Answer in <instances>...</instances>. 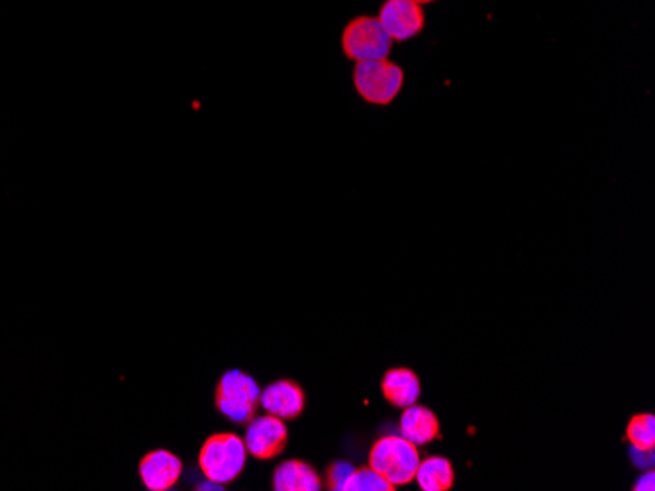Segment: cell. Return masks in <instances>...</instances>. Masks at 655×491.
<instances>
[{
	"label": "cell",
	"instance_id": "4fadbf2b",
	"mask_svg": "<svg viewBox=\"0 0 655 491\" xmlns=\"http://www.w3.org/2000/svg\"><path fill=\"white\" fill-rule=\"evenodd\" d=\"M415 480L422 491H449L456 483V470L446 456H428L418 464Z\"/></svg>",
	"mask_w": 655,
	"mask_h": 491
},
{
	"label": "cell",
	"instance_id": "7a4b0ae2",
	"mask_svg": "<svg viewBox=\"0 0 655 491\" xmlns=\"http://www.w3.org/2000/svg\"><path fill=\"white\" fill-rule=\"evenodd\" d=\"M420 452L403 435L381 437L369 451V466L379 471L393 488L407 486L417 476Z\"/></svg>",
	"mask_w": 655,
	"mask_h": 491
},
{
	"label": "cell",
	"instance_id": "d6986e66",
	"mask_svg": "<svg viewBox=\"0 0 655 491\" xmlns=\"http://www.w3.org/2000/svg\"><path fill=\"white\" fill-rule=\"evenodd\" d=\"M415 2L420 4V7H427V4H432V2H436V0H415Z\"/></svg>",
	"mask_w": 655,
	"mask_h": 491
},
{
	"label": "cell",
	"instance_id": "7c38bea8",
	"mask_svg": "<svg viewBox=\"0 0 655 491\" xmlns=\"http://www.w3.org/2000/svg\"><path fill=\"white\" fill-rule=\"evenodd\" d=\"M275 491H318L322 490V480L318 471L302 461H287L279 464L273 474Z\"/></svg>",
	"mask_w": 655,
	"mask_h": 491
},
{
	"label": "cell",
	"instance_id": "ac0fdd59",
	"mask_svg": "<svg viewBox=\"0 0 655 491\" xmlns=\"http://www.w3.org/2000/svg\"><path fill=\"white\" fill-rule=\"evenodd\" d=\"M634 452V462L640 466V468H644V466H652V462H654V451H635Z\"/></svg>",
	"mask_w": 655,
	"mask_h": 491
},
{
	"label": "cell",
	"instance_id": "6da1fadb",
	"mask_svg": "<svg viewBox=\"0 0 655 491\" xmlns=\"http://www.w3.org/2000/svg\"><path fill=\"white\" fill-rule=\"evenodd\" d=\"M248 458L244 439L234 432H219L209 437L199 452V468L207 480L224 486L236 480Z\"/></svg>",
	"mask_w": 655,
	"mask_h": 491
},
{
	"label": "cell",
	"instance_id": "9c48e42d",
	"mask_svg": "<svg viewBox=\"0 0 655 491\" xmlns=\"http://www.w3.org/2000/svg\"><path fill=\"white\" fill-rule=\"evenodd\" d=\"M259 405L265 410V413H271L283 421L297 419L305 410V392L293 380H277L269 383L265 390H261Z\"/></svg>",
	"mask_w": 655,
	"mask_h": 491
},
{
	"label": "cell",
	"instance_id": "2e32d148",
	"mask_svg": "<svg viewBox=\"0 0 655 491\" xmlns=\"http://www.w3.org/2000/svg\"><path fill=\"white\" fill-rule=\"evenodd\" d=\"M354 470V466L348 462H336L328 468L326 480L330 490L342 491L344 481L348 480L349 474Z\"/></svg>",
	"mask_w": 655,
	"mask_h": 491
},
{
	"label": "cell",
	"instance_id": "52a82bcc",
	"mask_svg": "<svg viewBox=\"0 0 655 491\" xmlns=\"http://www.w3.org/2000/svg\"><path fill=\"white\" fill-rule=\"evenodd\" d=\"M287 439L288 431L285 421L271 413H265V415L254 417L248 423L244 442H246L248 454H251L254 458L271 461L285 451Z\"/></svg>",
	"mask_w": 655,
	"mask_h": 491
},
{
	"label": "cell",
	"instance_id": "3957f363",
	"mask_svg": "<svg viewBox=\"0 0 655 491\" xmlns=\"http://www.w3.org/2000/svg\"><path fill=\"white\" fill-rule=\"evenodd\" d=\"M405 85V71L388 60L361 61L354 70V87L359 97L375 104L387 106L397 99Z\"/></svg>",
	"mask_w": 655,
	"mask_h": 491
},
{
	"label": "cell",
	"instance_id": "5b68a950",
	"mask_svg": "<svg viewBox=\"0 0 655 491\" xmlns=\"http://www.w3.org/2000/svg\"><path fill=\"white\" fill-rule=\"evenodd\" d=\"M393 40L375 16H356L342 32V51L356 63L388 60Z\"/></svg>",
	"mask_w": 655,
	"mask_h": 491
},
{
	"label": "cell",
	"instance_id": "8992f818",
	"mask_svg": "<svg viewBox=\"0 0 655 491\" xmlns=\"http://www.w3.org/2000/svg\"><path fill=\"white\" fill-rule=\"evenodd\" d=\"M379 24L393 41L417 38L427 26L424 7L415 0H385L378 16Z\"/></svg>",
	"mask_w": 655,
	"mask_h": 491
},
{
	"label": "cell",
	"instance_id": "30bf717a",
	"mask_svg": "<svg viewBox=\"0 0 655 491\" xmlns=\"http://www.w3.org/2000/svg\"><path fill=\"white\" fill-rule=\"evenodd\" d=\"M398 431L412 444L424 446L440 437V419L430 407L412 403L400 415Z\"/></svg>",
	"mask_w": 655,
	"mask_h": 491
},
{
	"label": "cell",
	"instance_id": "ba28073f",
	"mask_svg": "<svg viewBox=\"0 0 655 491\" xmlns=\"http://www.w3.org/2000/svg\"><path fill=\"white\" fill-rule=\"evenodd\" d=\"M183 462L170 451H151L139 462V480L149 491H168L177 486Z\"/></svg>",
	"mask_w": 655,
	"mask_h": 491
},
{
	"label": "cell",
	"instance_id": "277c9868",
	"mask_svg": "<svg viewBox=\"0 0 655 491\" xmlns=\"http://www.w3.org/2000/svg\"><path fill=\"white\" fill-rule=\"evenodd\" d=\"M259 393L261 390L254 376L242 370H228L220 378L214 402L230 421L248 425L258 412Z\"/></svg>",
	"mask_w": 655,
	"mask_h": 491
},
{
	"label": "cell",
	"instance_id": "5bb4252c",
	"mask_svg": "<svg viewBox=\"0 0 655 491\" xmlns=\"http://www.w3.org/2000/svg\"><path fill=\"white\" fill-rule=\"evenodd\" d=\"M626 437L635 451H654L655 417L652 413H638L626 427Z\"/></svg>",
	"mask_w": 655,
	"mask_h": 491
},
{
	"label": "cell",
	"instance_id": "e0dca14e",
	"mask_svg": "<svg viewBox=\"0 0 655 491\" xmlns=\"http://www.w3.org/2000/svg\"><path fill=\"white\" fill-rule=\"evenodd\" d=\"M635 491H654L655 490V476L654 471H645L644 476L640 480L635 481Z\"/></svg>",
	"mask_w": 655,
	"mask_h": 491
},
{
	"label": "cell",
	"instance_id": "9a60e30c",
	"mask_svg": "<svg viewBox=\"0 0 655 491\" xmlns=\"http://www.w3.org/2000/svg\"><path fill=\"white\" fill-rule=\"evenodd\" d=\"M393 488L379 471L373 470L371 466L366 468H354L348 476V480L344 481L342 491H393Z\"/></svg>",
	"mask_w": 655,
	"mask_h": 491
},
{
	"label": "cell",
	"instance_id": "8fae6325",
	"mask_svg": "<svg viewBox=\"0 0 655 491\" xmlns=\"http://www.w3.org/2000/svg\"><path fill=\"white\" fill-rule=\"evenodd\" d=\"M383 395L391 405H395L398 410H405L408 405L418 402L422 386L417 373H412L410 368H391L381 382Z\"/></svg>",
	"mask_w": 655,
	"mask_h": 491
}]
</instances>
